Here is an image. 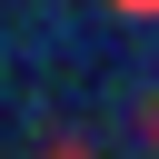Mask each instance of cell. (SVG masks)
Returning <instances> with one entry per match:
<instances>
[{"mask_svg":"<svg viewBox=\"0 0 159 159\" xmlns=\"http://www.w3.org/2000/svg\"><path fill=\"white\" fill-rule=\"evenodd\" d=\"M139 10H149V0H139Z\"/></svg>","mask_w":159,"mask_h":159,"instance_id":"6da1fadb","label":"cell"}]
</instances>
